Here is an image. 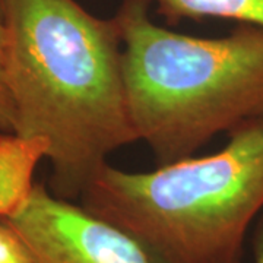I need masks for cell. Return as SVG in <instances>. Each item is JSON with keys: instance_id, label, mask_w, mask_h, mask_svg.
I'll return each mask as SVG.
<instances>
[{"instance_id": "obj_1", "label": "cell", "mask_w": 263, "mask_h": 263, "mask_svg": "<svg viewBox=\"0 0 263 263\" xmlns=\"http://www.w3.org/2000/svg\"><path fill=\"white\" fill-rule=\"evenodd\" d=\"M13 132L48 142L50 192L75 200L108 157L138 141L120 29L78 0H2Z\"/></svg>"}, {"instance_id": "obj_2", "label": "cell", "mask_w": 263, "mask_h": 263, "mask_svg": "<svg viewBox=\"0 0 263 263\" xmlns=\"http://www.w3.org/2000/svg\"><path fill=\"white\" fill-rule=\"evenodd\" d=\"M114 19L132 126L160 165L263 117L262 28L192 37L154 22L148 0H123Z\"/></svg>"}, {"instance_id": "obj_3", "label": "cell", "mask_w": 263, "mask_h": 263, "mask_svg": "<svg viewBox=\"0 0 263 263\" xmlns=\"http://www.w3.org/2000/svg\"><path fill=\"white\" fill-rule=\"evenodd\" d=\"M228 135L214 154L151 171L107 162L81 205L135 238L154 263H238L263 209V117Z\"/></svg>"}, {"instance_id": "obj_4", "label": "cell", "mask_w": 263, "mask_h": 263, "mask_svg": "<svg viewBox=\"0 0 263 263\" xmlns=\"http://www.w3.org/2000/svg\"><path fill=\"white\" fill-rule=\"evenodd\" d=\"M3 221L22 238L34 263H154L130 235L53 195L43 183L25 206Z\"/></svg>"}, {"instance_id": "obj_5", "label": "cell", "mask_w": 263, "mask_h": 263, "mask_svg": "<svg viewBox=\"0 0 263 263\" xmlns=\"http://www.w3.org/2000/svg\"><path fill=\"white\" fill-rule=\"evenodd\" d=\"M48 142L15 132H0V219L19 212L34 192V174L47 160Z\"/></svg>"}, {"instance_id": "obj_6", "label": "cell", "mask_w": 263, "mask_h": 263, "mask_svg": "<svg viewBox=\"0 0 263 263\" xmlns=\"http://www.w3.org/2000/svg\"><path fill=\"white\" fill-rule=\"evenodd\" d=\"M168 24L183 19H228L263 29V0H148Z\"/></svg>"}, {"instance_id": "obj_7", "label": "cell", "mask_w": 263, "mask_h": 263, "mask_svg": "<svg viewBox=\"0 0 263 263\" xmlns=\"http://www.w3.org/2000/svg\"><path fill=\"white\" fill-rule=\"evenodd\" d=\"M0 263H34L22 238L3 219H0Z\"/></svg>"}, {"instance_id": "obj_8", "label": "cell", "mask_w": 263, "mask_h": 263, "mask_svg": "<svg viewBox=\"0 0 263 263\" xmlns=\"http://www.w3.org/2000/svg\"><path fill=\"white\" fill-rule=\"evenodd\" d=\"M5 50H6V31L0 19V130L13 132V108L8 94V88L5 84Z\"/></svg>"}, {"instance_id": "obj_9", "label": "cell", "mask_w": 263, "mask_h": 263, "mask_svg": "<svg viewBox=\"0 0 263 263\" xmlns=\"http://www.w3.org/2000/svg\"><path fill=\"white\" fill-rule=\"evenodd\" d=\"M252 247H253L254 263H263V215L259 218L257 224L254 227Z\"/></svg>"}, {"instance_id": "obj_10", "label": "cell", "mask_w": 263, "mask_h": 263, "mask_svg": "<svg viewBox=\"0 0 263 263\" xmlns=\"http://www.w3.org/2000/svg\"><path fill=\"white\" fill-rule=\"evenodd\" d=\"M0 19H2V0H0Z\"/></svg>"}, {"instance_id": "obj_11", "label": "cell", "mask_w": 263, "mask_h": 263, "mask_svg": "<svg viewBox=\"0 0 263 263\" xmlns=\"http://www.w3.org/2000/svg\"><path fill=\"white\" fill-rule=\"evenodd\" d=\"M0 132H2V130H0Z\"/></svg>"}]
</instances>
